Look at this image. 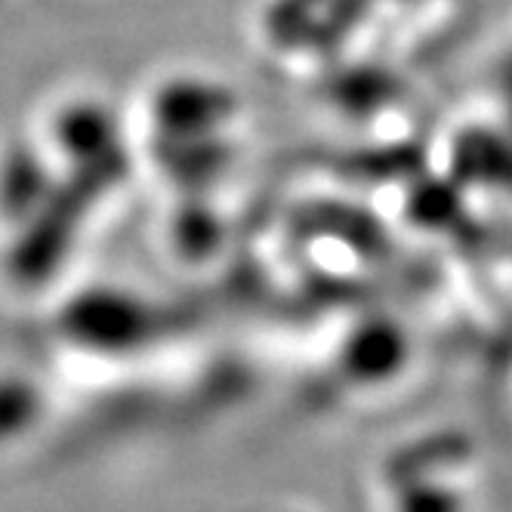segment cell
Here are the masks:
<instances>
[{
  "mask_svg": "<svg viewBox=\"0 0 512 512\" xmlns=\"http://www.w3.org/2000/svg\"><path fill=\"white\" fill-rule=\"evenodd\" d=\"M25 411H28L25 389H19L13 383H0V435L10 429H19Z\"/></svg>",
  "mask_w": 512,
  "mask_h": 512,
  "instance_id": "cell-1",
  "label": "cell"
}]
</instances>
